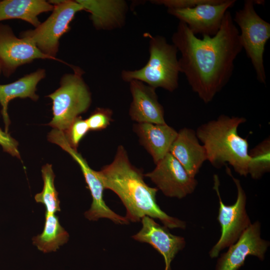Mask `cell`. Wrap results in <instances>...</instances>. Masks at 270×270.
Wrapping results in <instances>:
<instances>
[{
    "instance_id": "obj_18",
    "label": "cell",
    "mask_w": 270,
    "mask_h": 270,
    "mask_svg": "<svg viewBox=\"0 0 270 270\" xmlns=\"http://www.w3.org/2000/svg\"><path fill=\"white\" fill-rule=\"evenodd\" d=\"M90 14L94 26L98 30H110L122 27L126 18L128 5L124 0H76Z\"/></svg>"
},
{
    "instance_id": "obj_9",
    "label": "cell",
    "mask_w": 270,
    "mask_h": 270,
    "mask_svg": "<svg viewBox=\"0 0 270 270\" xmlns=\"http://www.w3.org/2000/svg\"><path fill=\"white\" fill-rule=\"evenodd\" d=\"M48 138L69 154L80 166L92 200L90 208L84 213L86 218L90 220L106 218L117 224H128L129 222L125 217L116 214L106 205L104 200L105 188L97 172L92 170L81 154L70 146L63 132L53 129L48 134Z\"/></svg>"
},
{
    "instance_id": "obj_12",
    "label": "cell",
    "mask_w": 270,
    "mask_h": 270,
    "mask_svg": "<svg viewBox=\"0 0 270 270\" xmlns=\"http://www.w3.org/2000/svg\"><path fill=\"white\" fill-rule=\"evenodd\" d=\"M260 230L258 221L251 224L228 251L221 254L216 270H238L249 256L264 260L270 243L261 238Z\"/></svg>"
},
{
    "instance_id": "obj_22",
    "label": "cell",
    "mask_w": 270,
    "mask_h": 270,
    "mask_svg": "<svg viewBox=\"0 0 270 270\" xmlns=\"http://www.w3.org/2000/svg\"><path fill=\"white\" fill-rule=\"evenodd\" d=\"M42 174L44 187L40 192L35 195V200L44 206L46 214H55L56 212H60V208L58 192L54 186L55 175L52 164H46L42 166Z\"/></svg>"
},
{
    "instance_id": "obj_16",
    "label": "cell",
    "mask_w": 270,
    "mask_h": 270,
    "mask_svg": "<svg viewBox=\"0 0 270 270\" xmlns=\"http://www.w3.org/2000/svg\"><path fill=\"white\" fill-rule=\"evenodd\" d=\"M169 152L193 178H195L204 162L207 160L204 146L200 143L196 131L190 128H184L178 132Z\"/></svg>"
},
{
    "instance_id": "obj_13",
    "label": "cell",
    "mask_w": 270,
    "mask_h": 270,
    "mask_svg": "<svg viewBox=\"0 0 270 270\" xmlns=\"http://www.w3.org/2000/svg\"><path fill=\"white\" fill-rule=\"evenodd\" d=\"M52 59L42 54L30 40L18 38L8 25L0 24V62L9 76L20 66L36 59Z\"/></svg>"
},
{
    "instance_id": "obj_8",
    "label": "cell",
    "mask_w": 270,
    "mask_h": 270,
    "mask_svg": "<svg viewBox=\"0 0 270 270\" xmlns=\"http://www.w3.org/2000/svg\"><path fill=\"white\" fill-rule=\"evenodd\" d=\"M226 172L236 184L237 198L232 205H226L223 202L219 190V178L217 174H214L213 188L218 198L219 210L217 220L221 227V235L209 252L211 258L218 257L220 252L235 243L252 224L246 208V196L240 182L232 175L230 169L227 166Z\"/></svg>"
},
{
    "instance_id": "obj_14",
    "label": "cell",
    "mask_w": 270,
    "mask_h": 270,
    "mask_svg": "<svg viewBox=\"0 0 270 270\" xmlns=\"http://www.w3.org/2000/svg\"><path fill=\"white\" fill-rule=\"evenodd\" d=\"M142 228L132 238L151 245L164 257V270H171V262L176 254L185 246L184 238L172 234L165 226L156 223L148 216L142 218Z\"/></svg>"
},
{
    "instance_id": "obj_5",
    "label": "cell",
    "mask_w": 270,
    "mask_h": 270,
    "mask_svg": "<svg viewBox=\"0 0 270 270\" xmlns=\"http://www.w3.org/2000/svg\"><path fill=\"white\" fill-rule=\"evenodd\" d=\"M72 68V73L62 77L60 88L46 96L52 100L53 114L48 125L62 132L88 110L92 102L91 94L82 78L83 70L78 66Z\"/></svg>"
},
{
    "instance_id": "obj_11",
    "label": "cell",
    "mask_w": 270,
    "mask_h": 270,
    "mask_svg": "<svg viewBox=\"0 0 270 270\" xmlns=\"http://www.w3.org/2000/svg\"><path fill=\"white\" fill-rule=\"evenodd\" d=\"M151 172L145 174L166 196L182 198L195 190L198 182L190 176L178 160L168 152L156 164Z\"/></svg>"
},
{
    "instance_id": "obj_19",
    "label": "cell",
    "mask_w": 270,
    "mask_h": 270,
    "mask_svg": "<svg viewBox=\"0 0 270 270\" xmlns=\"http://www.w3.org/2000/svg\"><path fill=\"white\" fill-rule=\"evenodd\" d=\"M46 76V70L38 69L18 80L6 84H0L1 114L4 124V131L8 133L10 120L8 112L9 102L16 98H28L34 101L38 98L36 94L38 84Z\"/></svg>"
},
{
    "instance_id": "obj_27",
    "label": "cell",
    "mask_w": 270,
    "mask_h": 270,
    "mask_svg": "<svg viewBox=\"0 0 270 270\" xmlns=\"http://www.w3.org/2000/svg\"><path fill=\"white\" fill-rule=\"evenodd\" d=\"M18 142L10 135L0 128V146L4 152L20 159Z\"/></svg>"
},
{
    "instance_id": "obj_17",
    "label": "cell",
    "mask_w": 270,
    "mask_h": 270,
    "mask_svg": "<svg viewBox=\"0 0 270 270\" xmlns=\"http://www.w3.org/2000/svg\"><path fill=\"white\" fill-rule=\"evenodd\" d=\"M134 130L155 164L169 152L178 134V132L166 123H138L134 125Z\"/></svg>"
},
{
    "instance_id": "obj_25",
    "label": "cell",
    "mask_w": 270,
    "mask_h": 270,
    "mask_svg": "<svg viewBox=\"0 0 270 270\" xmlns=\"http://www.w3.org/2000/svg\"><path fill=\"white\" fill-rule=\"evenodd\" d=\"M112 110L108 108H98L86 120L90 130L100 131L106 128L112 120Z\"/></svg>"
},
{
    "instance_id": "obj_7",
    "label": "cell",
    "mask_w": 270,
    "mask_h": 270,
    "mask_svg": "<svg viewBox=\"0 0 270 270\" xmlns=\"http://www.w3.org/2000/svg\"><path fill=\"white\" fill-rule=\"evenodd\" d=\"M48 2L54 6L50 16L35 28L22 32L20 38L33 42L44 54L56 60L60 37L70 28V24L82 6L76 0H53Z\"/></svg>"
},
{
    "instance_id": "obj_20",
    "label": "cell",
    "mask_w": 270,
    "mask_h": 270,
    "mask_svg": "<svg viewBox=\"0 0 270 270\" xmlns=\"http://www.w3.org/2000/svg\"><path fill=\"white\" fill-rule=\"evenodd\" d=\"M54 6L44 0H4L0 1V22L20 19L34 26L40 24L38 16L52 10Z\"/></svg>"
},
{
    "instance_id": "obj_23",
    "label": "cell",
    "mask_w": 270,
    "mask_h": 270,
    "mask_svg": "<svg viewBox=\"0 0 270 270\" xmlns=\"http://www.w3.org/2000/svg\"><path fill=\"white\" fill-rule=\"evenodd\" d=\"M248 172L257 180L270 171V139L265 138L249 152Z\"/></svg>"
},
{
    "instance_id": "obj_24",
    "label": "cell",
    "mask_w": 270,
    "mask_h": 270,
    "mask_svg": "<svg viewBox=\"0 0 270 270\" xmlns=\"http://www.w3.org/2000/svg\"><path fill=\"white\" fill-rule=\"evenodd\" d=\"M90 130L86 120L80 116L77 117L63 132L68 144L73 149L77 150L80 141Z\"/></svg>"
},
{
    "instance_id": "obj_2",
    "label": "cell",
    "mask_w": 270,
    "mask_h": 270,
    "mask_svg": "<svg viewBox=\"0 0 270 270\" xmlns=\"http://www.w3.org/2000/svg\"><path fill=\"white\" fill-rule=\"evenodd\" d=\"M104 188L113 191L126 208V218L132 222L140 221L145 216L158 218L170 228L184 229V221L167 214L156 202L157 188L144 182L142 172L130 162L126 150L118 148L113 161L96 171Z\"/></svg>"
},
{
    "instance_id": "obj_3",
    "label": "cell",
    "mask_w": 270,
    "mask_h": 270,
    "mask_svg": "<svg viewBox=\"0 0 270 270\" xmlns=\"http://www.w3.org/2000/svg\"><path fill=\"white\" fill-rule=\"evenodd\" d=\"M244 117L220 115L198 126L196 135L204 146L207 160L216 168L228 164L240 176L248 175V142L238 132Z\"/></svg>"
},
{
    "instance_id": "obj_4",
    "label": "cell",
    "mask_w": 270,
    "mask_h": 270,
    "mask_svg": "<svg viewBox=\"0 0 270 270\" xmlns=\"http://www.w3.org/2000/svg\"><path fill=\"white\" fill-rule=\"evenodd\" d=\"M149 40L150 57L145 66L138 70H122V78L130 82L137 80L154 88H162L170 92L178 86V74L180 72L178 49L167 42L162 36L144 34Z\"/></svg>"
},
{
    "instance_id": "obj_28",
    "label": "cell",
    "mask_w": 270,
    "mask_h": 270,
    "mask_svg": "<svg viewBox=\"0 0 270 270\" xmlns=\"http://www.w3.org/2000/svg\"><path fill=\"white\" fill-rule=\"evenodd\" d=\"M2 72V67L1 64L0 62V74L1 72Z\"/></svg>"
},
{
    "instance_id": "obj_6",
    "label": "cell",
    "mask_w": 270,
    "mask_h": 270,
    "mask_svg": "<svg viewBox=\"0 0 270 270\" xmlns=\"http://www.w3.org/2000/svg\"><path fill=\"white\" fill-rule=\"evenodd\" d=\"M254 0H246L242 8L236 12L233 20L240 29V38L256 74L258 80L266 84L264 64L266 44L270 38V24L256 12Z\"/></svg>"
},
{
    "instance_id": "obj_26",
    "label": "cell",
    "mask_w": 270,
    "mask_h": 270,
    "mask_svg": "<svg viewBox=\"0 0 270 270\" xmlns=\"http://www.w3.org/2000/svg\"><path fill=\"white\" fill-rule=\"evenodd\" d=\"M214 0H154L150 2L162 5L168 9H184L192 8L198 5L212 2Z\"/></svg>"
},
{
    "instance_id": "obj_1",
    "label": "cell",
    "mask_w": 270,
    "mask_h": 270,
    "mask_svg": "<svg viewBox=\"0 0 270 270\" xmlns=\"http://www.w3.org/2000/svg\"><path fill=\"white\" fill-rule=\"evenodd\" d=\"M240 34L228 10L218 31L212 36L200 38L179 22L172 40L181 54L180 72L204 102H210L230 80L234 62L242 50Z\"/></svg>"
},
{
    "instance_id": "obj_15",
    "label": "cell",
    "mask_w": 270,
    "mask_h": 270,
    "mask_svg": "<svg viewBox=\"0 0 270 270\" xmlns=\"http://www.w3.org/2000/svg\"><path fill=\"white\" fill-rule=\"evenodd\" d=\"M129 83L132 98L129 110L131 119L138 123L166 124L164 109L156 88L137 80Z\"/></svg>"
},
{
    "instance_id": "obj_10",
    "label": "cell",
    "mask_w": 270,
    "mask_h": 270,
    "mask_svg": "<svg viewBox=\"0 0 270 270\" xmlns=\"http://www.w3.org/2000/svg\"><path fill=\"white\" fill-rule=\"evenodd\" d=\"M235 0H214L212 2L184 9H168V14L184 23L196 36H214L218 31L226 12Z\"/></svg>"
},
{
    "instance_id": "obj_21",
    "label": "cell",
    "mask_w": 270,
    "mask_h": 270,
    "mask_svg": "<svg viewBox=\"0 0 270 270\" xmlns=\"http://www.w3.org/2000/svg\"><path fill=\"white\" fill-rule=\"evenodd\" d=\"M68 232L60 225L55 214L45 213V222L42 233L32 238V243L44 253L56 252L66 244Z\"/></svg>"
}]
</instances>
